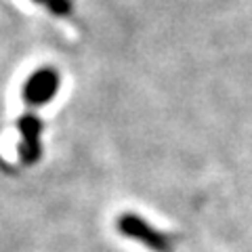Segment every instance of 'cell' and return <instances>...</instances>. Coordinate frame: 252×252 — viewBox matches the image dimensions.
I'll list each match as a JSON object with an SVG mask.
<instances>
[{
    "label": "cell",
    "instance_id": "obj_1",
    "mask_svg": "<svg viewBox=\"0 0 252 252\" xmlns=\"http://www.w3.org/2000/svg\"><path fill=\"white\" fill-rule=\"evenodd\" d=\"M118 229H120L126 238H132L141 244H145L147 248L156 252H172V240L166 233H160L154 227H149L141 217L137 215H122L118 220Z\"/></svg>",
    "mask_w": 252,
    "mask_h": 252
},
{
    "label": "cell",
    "instance_id": "obj_2",
    "mask_svg": "<svg viewBox=\"0 0 252 252\" xmlns=\"http://www.w3.org/2000/svg\"><path fill=\"white\" fill-rule=\"evenodd\" d=\"M59 89V76L55 69H38L36 74L30 76V80L23 89V97L30 105H44L46 101H51Z\"/></svg>",
    "mask_w": 252,
    "mask_h": 252
},
{
    "label": "cell",
    "instance_id": "obj_3",
    "mask_svg": "<svg viewBox=\"0 0 252 252\" xmlns=\"http://www.w3.org/2000/svg\"><path fill=\"white\" fill-rule=\"evenodd\" d=\"M19 130L23 135L21 143V158L26 162H36L40 158V132H42V122L38 120L34 114H23L19 118Z\"/></svg>",
    "mask_w": 252,
    "mask_h": 252
},
{
    "label": "cell",
    "instance_id": "obj_4",
    "mask_svg": "<svg viewBox=\"0 0 252 252\" xmlns=\"http://www.w3.org/2000/svg\"><path fill=\"white\" fill-rule=\"evenodd\" d=\"M46 9L55 15H67L72 11V0H51V2L46 4Z\"/></svg>",
    "mask_w": 252,
    "mask_h": 252
},
{
    "label": "cell",
    "instance_id": "obj_5",
    "mask_svg": "<svg viewBox=\"0 0 252 252\" xmlns=\"http://www.w3.org/2000/svg\"><path fill=\"white\" fill-rule=\"evenodd\" d=\"M32 2H40V4H49L51 0H32Z\"/></svg>",
    "mask_w": 252,
    "mask_h": 252
}]
</instances>
